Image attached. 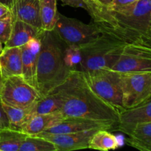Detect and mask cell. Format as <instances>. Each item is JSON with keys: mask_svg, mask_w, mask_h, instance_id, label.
Here are the masks:
<instances>
[{"mask_svg": "<svg viewBox=\"0 0 151 151\" xmlns=\"http://www.w3.org/2000/svg\"><path fill=\"white\" fill-rule=\"evenodd\" d=\"M65 117H78L111 122L118 126L120 113L97 95L82 72L72 70V82L61 110Z\"/></svg>", "mask_w": 151, "mask_h": 151, "instance_id": "obj_1", "label": "cell"}, {"mask_svg": "<svg viewBox=\"0 0 151 151\" xmlns=\"http://www.w3.org/2000/svg\"><path fill=\"white\" fill-rule=\"evenodd\" d=\"M41 48L37 61V86L41 98L63 84L71 75L65 63L63 43L54 31L40 33Z\"/></svg>", "mask_w": 151, "mask_h": 151, "instance_id": "obj_2", "label": "cell"}, {"mask_svg": "<svg viewBox=\"0 0 151 151\" xmlns=\"http://www.w3.org/2000/svg\"><path fill=\"white\" fill-rule=\"evenodd\" d=\"M129 40L115 29L105 27L98 38L80 49L81 60L74 70L86 72L111 69Z\"/></svg>", "mask_w": 151, "mask_h": 151, "instance_id": "obj_3", "label": "cell"}, {"mask_svg": "<svg viewBox=\"0 0 151 151\" xmlns=\"http://www.w3.org/2000/svg\"><path fill=\"white\" fill-rule=\"evenodd\" d=\"M105 27L95 22L87 24L58 12V20L53 31L66 47L81 48L98 38Z\"/></svg>", "mask_w": 151, "mask_h": 151, "instance_id": "obj_4", "label": "cell"}, {"mask_svg": "<svg viewBox=\"0 0 151 151\" xmlns=\"http://www.w3.org/2000/svg\"><path fill=\"white\" fill-rule=\"evenodd\" d=\"M109 12L132 41L145 35L151 26V0H137Z\"/></svg>", "mask_w": 151, "mask_h": 151, "instance_id": "obj_5", "label": "cell"}, {"mask_svg": "<svg viewBox=\"0 0 151 151\" xmlns=\"http://www.w3.org/2000/svg\"><path fill=\"white\" fill-rule=\"evenodd\" d=\"M83 75L97 95L119 113L125 110L122 104L121 73L110 69H100L83 72Z\"/></svg>", "mask_w": 151, "mask_h": 151, "instance_id": "obj_6", "label": "cell"}, {"mask_svg": "<svg viewBox=\"0 0 151 151\" xmlns=\"http://www.w3.org/2000/svg\"><path fill=\"white\" fill-rule=\"evenodd\" d=\"M110 69L119 73H151V47L139 38L128 42Z\"/></svg>", "mask_w": 151, "mask_h": 151, "instance_id": "obj_7", "label": "cell"}, {"mask_svg": "<svg viewBox=\"0 0 151 151\" xmlns=\"http://www.w3.org/2000/svg\"><path fill=\"white\" fill-rule=\"evenodd\" d=\"M41 98L38 90L28 83L22 75L2 79L0 86V100L13 107L31 108Z\"/></svg>", "mask_w": 151, "mask_h": 151, "instance_id": "obj_8", "label": "cell"}, {"mask_svg": "<svg viewBox=\"0 0 151 151\" xmlns=\"http://www.w3.org/2000/svg\"><path fill=\"white\" fill-rule=\"evenodd\" d=\"M124 109L138 106L151 97V73H121Z\"/></svg>", "mask_w": 151, "mask_h": 151, "instance_id": "obj_9", "label": "cell"}, {"mask_svg": "<svg viewBox=\"0 0 151 151\" xmlns=\"http://www.w3.org/2000/svg\"><path fill=\"white\" fill-rule=\"evenodd\" d=\"M97 130L100 129L67 134H47L34 136H39L51 142L55 146L57 151H72L88 148L90 139Z\"/></svg>", "mask_w": 151, "mask_h": 151, "instance_id": "obj_10", "label": "cell"}, {"mask_svg": "<svg viewBox=\"0 0 151 151\" xmlns=\"http://www.w3.org/2000/svg\"><path fill=\"white\" fill-rule=\"evenodd\" d=\"M91 129L116 130L117 125L111 122H99L91 119L78 117H66L54 126L48 128L39 134H67L81 132ZM38 135V134H37Z\"/></svg>", "mask_w": 151, "mask_h": 151, "instance_id": "obj_11", "label": "cell"}, {"mask_svg": "<svg viewBox=\"0 0 151 151\" xmlns=\"http://www.w3.org/2000/svg\"><path fill=\"white\" fill-rule=\"evenodd\" d=\"M72 82V72L69 78L63 84L40 99L35 104L32 114H44L61 111L63 103L69 93Z\"/></svg>", "mask_w": 151, "mask_h": 151, "instance_id": "obj_12", "label": "cell"}, {"mask_svg": "<svg viewBox=\"0 0 151 151\" xmlns=\"http://www.w3.org/2000/svg\"><path fill=\"white\" fill-rule=\"evenodd\" d=\"M41 48L40 35L21 47L22 60V77L32 86H37V61Z\"/></svg>", "mask_w": 151, "mask_h": 151, "instance_id": "obj_13", "label": "cell"}, {"mask_svg": "<svg viewBox=\"0 0 151 151\" xmlns=\"http://www.w3.org/2000/svg\"><path fill=\"white\" fill-rule=\"evenodd\" d=\"M146 122H151V97L138 106L121 112L117 130L128 135L134 125Z\"/></svg>", "mask_w": 151, "mask_h": 151, "instance_id": "obj_14", "label": "cell"}, {"mask_svg": "<svg viewBox=\"0 0 151 151\" xmlns=\"http://www.w3.org/2000/svg\"><path fill=\"white\" fill-rule=\"evenodd\" d=\"M11 13L14 19L20 20L39 30H43L40 17L39 0H16Z\"/></svg>", "mask_w": 151, "mask_h": 151, "instance_id": "obj_15", "label": "cell"}, {"mask_svg": "<svg viewBox=\"0 0 151 151\" xmlns=\"http://www.w3.org/2000/svg\"><path fill=\"white\" fill-rule=\"evenodd\" d=\"M65 118L61 111L34 115L22 127L21 131L27 135H37L54 126Z\"/></svg>", "mask_w": 151, "mask_h": 151, "instance_id": "obj_16", "label": "cell"}, {"mask_svg": "<svg viewBox=\"0 0 151 151\" xmlns=\"http://www.w3.org/2000/svg\"><path fill=\"white\" fill-rule=\"evenodd\" d=\"M0 66L2 79L14 75L22 76L21 47H4L0 54Z\"/></svg>", "mask_w": 151, "mask_h": 151, "instance_id": "obj_17", "label": "cell"}, {"mask_svg": "<svg viewBox=\"0 0 151 151\" xmlns=\"http://www.w3.org/2000/svg\"><path fill=\"white\" fill-rule=\"evenodd\" d=\"M41 31L25 22L14 19L10 38L4 44V47H22L31 39L38 37Z\"/></svg>", "mask_w": 151, "mask_h": 151, "instance_id": "obj_18", "label": "cell"}, {"mask_svg": "<svg viewBox=\"0 0 151 151\" xmlns=\"http://www.w3.org/2000/svg\"><path fill=\"white\" fill-rule=\"evenodd\" d=\"M128 136L130 146L142 151H151V122L137 124Z\"/></svg>", "mask_w": 151, "mask_h": 151, "instance_id": "obj_19", "label": "cell"}, {"mask_svg": "<svg viewBox=\"0 0 151 151\" xmlns=\"http://www.w3.org/2000/svg\"><path fill=\"white\" fill-rule=\"evenodd\" d=\"M1 106L8 119L9 128L21 131L22 127L33 116L32 111L35 105L31 108L21 109L8 106L1 102Z\"/></svg>", "mask_w": 151, "mask_h": 151, "instance_id": "obj_20", "label": "cell"}, {"mask_svg": "<svg viewBox=\"0 0 151 151\" xmlns=\"http://www.w3.org/2000/svg\"><path fill=\"white\" fill-rule=\"evenodd\" d=\"M119 145L117 137L108 130L103 129L97 130L88 142V148L103 151L116 150Z\"/></svg>", "mask_w": 151, "mask_h": 151, "instance_id": "obj_21", "label": "cell"}, {"mask_svg": "<svg viewBox=\"0 0 151 151\" xmlns=\"http://www.w3.org/2000/svg\"><path fill=\"white\" fill-rule=\"evenodd\" d=\"M41 27L44 31H52L58 20L57 0H39Z\"/></svg>", "mask_w": 151, "mask_h": 151, "instance_id": "obj_22", "label": "cell"}, {"mask_svg": "<svg viewBox=\"0 0 151 151\" xmlns=\"http://www.w3.org/2000/svg\"><path fill=\"white\" fill-rule=\"evenodd\" d=\"M27 136L21 131L10 128L0 129V151H19Z\"/></svg>", "mask_w": 151, "mask_h": 151, "instance_id": "obj_23", "label": "cell"}, {"mask_svg": "<svg viewBox=\"0 0 151 151\" xmlns=\"http://www.w3.org/2000/svg\"><path fill=\"white\" fill-rule=\"evenodd\" d=\"M19 151H57L55 146L49 140L39 136L27 135Z\"/></svg>", "mask_w": 151, "mask_h": 151, "instance_id": "obj_24", "label": "cell"}, {"mask_svg": "<svg viewBox=\"0 0 151 151\" xmlns=\"http://www.w3.org/2000/svg\"><path fill=\"white\" fill-rule=\"evenodd\" d=\"M14 17L10 11L0 18V41L5 44L10 38Z\"/></svg>", "mask_w": 151, "mask_h": 151, "instance_id": "obj_25", "label": "cell"}, {"mask_svg": "<svg viewBox=\"0 0 151 151\" xmlns=\"http://www.w3.org/2000/svg\"><path fill=\"white\" fill-rule=\"evenodd\" d=\"M64 60L66 64L71 69H75L81 60L80 49L75 47H66L64 52Z\"/></svg>", "mask_w": 151, "mask_h": 151, "instance_id": "obj_26", "label": "cell"}, {"mask_svg": "<svg viewBox=\"0 0 151 151\" xmlns=\"http://www.w3.org/2000/svg\"><path fill=\"white\" fill-rule=\"evenodd\" d=\"M137 0H112L110 4L106 6V8L109 11H111V10H114L129 5V4L135 2Z\"/></svg>", "mask_w": 151, "mask_h": 151, "instance_id": "obj_27", "label": "cell"}, {"mask_svg": "<svg viewBox=\"0 0 151 151\" xmlns=\"http://www.w3.org/2000/svg\"><path fill=\"white\" fill-rule=\"evenodd\" d=\"M63 3V5H68L73 7H82L88 12V7L85 0H59Z\"/></svg>", "mask_w": 151, "mask_h": 151, "instance_id": "obj_28", "label": "cell"}, {"mask_svg": "<svg viewBox=\"0 0 151 151\" xmlns=\"http://www.w3.org/2000/svg\"><path fill=\"white\" fill-rule=\"evenodd\" d=\"M9 128V122L6 114L1 106V101L0 100V129Z\"/></svg>", "mask_w": 151, "mask_h": 151, "instance_id": "obj_29", "label": "cell"}, {"mask_svg": "<svg viewBox=\"0 0 151 151\" xmlns=\"http://www.w3.org/2000/svg\"><path fill=\"white\" fill-rule=\"evenodd\" d=\"M139 38L142 41H143V42L145 43L146 44H147V45L151 47V26L150 29H149V30L147 31V33Z\"/></svg>", "mask_w": 151, "mask_h": 151, "instance_id": "obj_30", "label": "cell"}, {"mask_svg": "<svg viewBox=\"0 0 151 151\" xmlns=\"http://www.w3.org/2000/svg\"><path fill=\"white\" fill-rule=\"evenodd\" d=\"M16 2V0H0V3L3 4L4 5H5L7 8L10 10V11L11 12L12 10L14 8L15 4Z\"/></svg>", "mask_w": 151, "mask_h": 151, "instance_id": "obj_31", "label": "cell"}, {"mask_svg": "<svg viewBox=\"0 0 151 151\" xmlns=\"http://www.w3.org/2000/svg\"><path fill=\"white\" fill-rule=\"evenodd\" d=\"M9 11H10V10L5 5L0 3V18L5 15L7 13H8Z\"/></svg>", "mask_w": 151, "mask_h": 151, "instance_id": "obj_32", "label": "cell"}, {"mask_svg": "<svg viewBox=\"0 0 151 151\" xmlns=\"http://www.w3.org/2000/svg\"><path fill=\"white\" fill-rule=\"evenodd\" d=\"M98 1H100V2L101 3L103 6L106 7V6L109 5V4H110L111 1L112 0H98Z\"/></svg>", "mask_w": 151, "mask_h": 151, "instance_id": "obj_33", "label": "cell"}, {"mask_svg": "<svg viewBox=\"0 0 151 151\" xmlns=\"http://www.w3.org/2000/svg\"><path fill=\"white\" fill-rule=\"evenodd\" d=\"M2 50H3V47H2V43L0 41V54L1 53V52H2Z\"/></svg>", "mask_w": 151, "mask_h": 151, "instance_id": "obj_34", "label": "cell"}, {"mask_svg": "<svg viewBox=\"0 0 151 151\" xmlns=\"http://www.w3.org/2000/svg\"><path fill=\"white\" fill-rule=\"evenodd\" d=\"M1 82H2V78H1V74H0V86H1Z\"/></svg>", "mask_w": 151, "mask_h": 151, "instance_id": "obj_35", "label": "cell"}, {"mask_svg": "<svg viewBox=\"0 0 151 151\" xmlns=\"http://www.w3.org/2000/svg\"><path fill=\"white\" fill-rule=\"evenodd\" d=\"M0 74H1V66H0Z\"/></svg>", "mask_w": 151, "mask_h": 151, "instance_id": "obj_36", "label": "cell"}]
</instances>
